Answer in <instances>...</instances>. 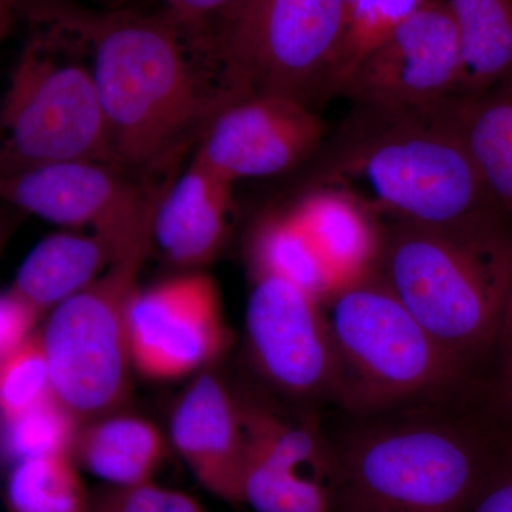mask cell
<instances>
[{"instance_id":"obj_1","label":"cell","mask_w":512,"mask_h":512,"mask_svg":"<svg viewBox=\"0 0 512 512\" xmlns=\"http://www.w3.org/2000/svg\"><path fill=\"white\" fill-rule=\"evenodd\" d=\"M89 47L114 164H168L221 110L251 96L214 33L168 16L52 6L42 15Z\"/></svg>"},{"instance_id":"obj_2","label":"cell","mask_w":512,"mask_h":512,"mask_svg":"<svg viewBox=\"0 0 512 512\" xmlns=\"http://www.w3.org/2000/svg\"><path fill=\"white\" fill-rule=\"evenodd\" d=\"M433 106H355L330 144L319 187L339 188L370 211L441 229L500 224L454 113Z\"/></svg>"},{"instance_id":"obj_3","label":"cell","mask_w":512,"mask_h":512,"mask_svg":"<svg viewBox=\"0 0 512 512\" xmlns=\"http://www.w3.org/2000/svg\"><path fill=\"white\" fill-rule=\"evenodd\" d=\"M375 274L441 346L467 360L500 339L512 293L503 225L441 229L397 221Z\"/></svg>"},{"instance_id":"obj_4","label":"cell","mask_w":512,"mask_h":512,"mask_svg":"<svg viewBox=\"0 0 512 512\" xmlns=\"http://www.w3.org/2000/svg\"><path fill=\"white\" fill-rule=\"evenodd\" d=\"M495 456L446 421L377 427L338 454V512H468Z\"/></svg>"},{"instance_id":"obj_5","label":"cell","mask_w":512,"mask_h":512,"mask_svg":"<svg viewBox=\"0 0 512 512\" xmlns=\"http://www.w3.org/2000/svg\"><path fill=\"white\" fill-rule=\"evenodd\" d=\"M335 387L355 410H379L443 392L467 360L441 346L376 274L323 303Z\"/></svg>"},{"instance_id":"obj_6","label":"cell","mask_w":512,"mask_h":512,"mask_svg":"<svg viewBox=\"0 0 512 512\" xmlns=\"http://www.w3.org/2000/svg\"><path fill=\"white\" fill-rule=\"evenodd\" d=\"M47 25L23 47L0 100V174L72 161L116 165L92 66Z\"/></svg>"},{"instance_id":"obj_7","label":"cell","mask_w":512,"mask_h":512,"mask_svg":"<svg viewBox=\"0 0 512 512\" xmlns=\"http://www.w3.org/2000/svg\"><path fill=\"white\" fill-rule=\"evenodd\" d=\"M151 242L150 227L39 329L53 396L79 423L120 412L130 397L128 313Z\"/></svg>"},{"instance_id":"obj_8","label":"cell","mask_w":512,"mask_h":512,"mask_svg":"<svg viewBox=\"0 0 512 512\" xmlns=\"http://www.w3.org/2000/svg\"><path fill=\"white\" fill-rule=\"evenodd\" d=\"M343 22L345 0H249L215 37L251 94L311 106L335 90Z\"/></svg>"},{"instance_id":"obj_9","label":"cell","mask_w":512,"mask_h":512,"mask_svg":"<svg viewBox=\"0 0 512 512\" xmlns=\"http://www.w3.org/2000/svg\"><path fill=\"white\" fill-rule=\"evenodd\" d=\"M464 64L446 0H427L353 67L339 92L355 106L406 109L463 96Z\"/></svg>"},{"instance_id":"obj_10","label":"cell","mask_w":512,"mask_h":512,"mask_svg":"<svg viewBox=\"0 0 512 512\" xmlns=\"http://www.w3.org/2000/svg\"><path fill=\"white\" fill-rule=\"evenodd\" d=\"M133 369L151 380H178L227 352L231 330L211 276L192 271L138 289L128 313Z\"/></svg>"},{"instance_id":"obj_11","label":"cell","mask_w":512,"mask_h":512,"mask_svg":"<svg viewBox=\"0 0 512 512\" xmlns=\"http://www.w3.org/2000/svg\"><path fill=\"white\" fill-rule=\"evenodd\" d=\"M0 204L127 247L151 227L157 200L106 163H56L0 174Z\"/></svg>"},{"instance_id":"obj_12","label":"cell","mask_w":512,"mask_h":512,"mask_svg":"<svg viewBox=\"0 0 512 512\" xmlns=\"http://www.w3.org/2000/svg\"><path fill=\"white\" fill-rule=\"evenodd\" d=\"M244 504L255 512H338L342 471L308 424L241 400Z\"/></svg>"},{"instance_id":"obj_13","label":"cell","mask_w":512,"mask_h":512,"mask_svg":"<svg viewBox=\"0 0 512 512\" xmlns=\"http://www.w3.org/2000/svg\"><path fill=\"white\" fill-rule=\"evenodd\" d=\"M251 278L245 328L258 372L293 396L333 389L335 352L323 303L276 276Z\"/></svg>"},{"instance_id":"obj_14","label":"cell","mask_w":512,"mask_h":512,"mask_svg":"<svg viewBox=\"0 0 512 512\" xmlns=\"http://www.w3.org/2000/svg\"><path fill=\"white\" fill-rule=\"evenodd\" d=\"M325 126L309 104L281 94H251L215 116L195 157L232 183L285 173L318 153Z\"/></svg>"},{"instance_id":"obj_15","label":"cell","mask_w":512,"mask_h":512,"mask_svg":"<svg viewBox=\"0 0 512 512\" xmlns=\"http://www.w3.org/2000/svg\"><path fill=\"white\" fill-rule=\"evenodd\" d=\"M170 437L202 487L225 503L244 505L241 399L218 375L205 369L194 377L175 403Z\"/></svg>"},{"instance_id":"obj_16","label":"cell","mask_w":512,"mask_h":512,"mask_svg":"<svg viewBox=\"0 0 512 512\" xmlns=\"http://www.w3.org/2000/svg\"><path fill=\"white\" fill-rule=\"evenodd\" d=\"M234 184L194 156L157 201L151 239L171 264L195 271L217 258L228 237Z\"/></svg>"},{"instance_id":"obj_17","label":"cell","mask_w":512,"mask_h":512,"mask_svg":"<svg viewBox=\"0 0 512 512\" xmlns=\"http://www.w3.org/2000/svg\"><path fill=\"white\" fill-rule=\"evenodd\" d=\"M325 266L333 295L375 274L383 231L348 192L318 187L289 208Z\"/></svg>"},{"instance_id":"obj_18","label":"cell","mask_w":512,"mask_h":512,"mask_svg":"<svg viewBox=\"0 0 512 512\" xmlns=\"http://www.w3.org/2000/svg\"><path fill=\"white\" fill-rule=\"evenodd\" d=\"M127 247L96 232L50 235L26 256L10 289L45 316L96 281Z\"/></svg>"},{"instance_id":"obj_19","label":"cell","mask_w":512,"mask_h":512,"mask_svg":"<svg viewBox=\"0 0 512 512\" xmlns=\"http://www.w3.org/2000/svg\"><path fill=\"white\" fill-rule=\"evenodd\" d=\"M69 457L79 470L111 485L153 480L164 457V439L156 424L121 412L77 426Z\"/></svg>"},{"instance_id":"obj_20","label":"cell","mask_w":512,"mask_h":512,"mask_svg":"<svg viewBox=\"0 0 512 512\" xmlns=\"http://www.w3.org/2000/svg\"><path fill=\"white\" fill-rule=\"evenodd\" d=\"M454 113L485 187L512 215V77L488 92L457 97Z\"/></svg>"},{"instance_id":"obj_21","label":"cell","mask_w":512,"mask_h":512,"mask_svg":"<svg viewBox=\"0 0 512 512\" xmlns=\"http://www.w3.org/2000/svg\"><path fill=\"white\" fill-rule=\"evenodd\" d=\"M446 3L463 56V96H477L510 80L512 0H446Z\"/></svg>"},{"instance_id":"obj_22","label":"cell","mask_w":512,"mask_h":512,"mask_svg":"<svg viewBox=\"0 0 512 512\" xmlns=\"http://www.w3.org/2000/svg\"><path fill=\"white\" fill-rule=\"evenodd\" d=\"M249 266L251 274L284 279L322 303L333 296L318 252L289 210L268 215L256 225L249 241Z\"/></svg>"},{"instance_id":"obj_23","label":"cell","mask_w":512,"mask_h":512,"mask_svg":"<svg viewBox=\"0 0 512 512\" xmlns=\"http://www.w3.org/2000/svg\"><path fill=\"white\" fill-rule=\"evenodd\" d=\"M69 454L28 458L10 466L5 484L9 512H86L90 493Z\"/></svg>"},{"instance_id":"obj_24","label":"cell","mask_w":512,"mask_h":512,"mask_svg":"<svg viewBox=\"0 0 512 512\" xmlns=\"http://www.w3.org/2000/svg\"><path fill=\"white\" fill-rule=\"evenodd\" d=\"M79 421L55 396L28 412L0 419V460L9 466L28 458L69 454Z\"/></svg>"},{"instance_id":"obj_25","label":"cell","mask_w":512,"mask_h":512,"mask_svg":"<svg viewBox=\"0 0 512 512\" xmlns=\"http://www.w3.org/2000/svg\"><path fill=\"white\" fill-rule=\"evenodd\" d=\"M427 0H345L338 90L360 60L383 42L404 19Z\"/></svg>"},{"instance_id":"obj_26","label":"cell","mask_w":512,"mask_h":512,"mask_svg":"<svg viewBox=\"0 0 512 512\" xmlns=\"http://www.w3.org/2000/svg\"><path fill=\"white\" fill-rule=\"evenodd\" d=\"M53 396L52 377L39 329L0 359V419H12Z\"/></svg>"},{"instance_id":"obj_27","label":"cell","mask_w":512,"mask_h":512,"mask_svg":"<svg viewBox=\"0 0 512 512\" xmlns=\"http://www.w3.org/2000/svg\"><path fill=\"white\" fill-rule=\"evenodd\" d=\"M86 512L208 511L197 498L150 480L130 485H104L90 493Z\"/></svg>"},{"instance_id":"obj_28","label":"cell","mask_w":512,"mask_h":512,"mask_svg":"<svg viewBox=\"0 0 512 512\" xmlns=\"http://www.w3.org/2000/svg\"><path fill=\"white\" fill-rule=\"evenodd\" d=\"M43 318L12 289L0 293V359L19 349L37 330Z\"/></svg>"},{"instance_id":"obj_29","label":"cell","mask_w":512,"mask_h":512,"mask_svg":"<svg viewBox=\"0 0 512 512\" xmlns=\"http://www.w3.org/2000/svg\"><path fill=\"white\" fill-rule=\"evenodd\" d=\"M468 512H512V453L495 456Z\"/></svg>"},{"instance_id":"obj_30","label":"cell","mask_w":512,"mask_h":512,"mask_svg":"<svg viewBox=\"0 0 512 512\" xmlns=\"http://www.w3.org/2000/svg\"><path fill=\"white\" fill-rule=\"evenodd\" d=\"M178 19L198 28L207 29L210 19L222 18L227 22L249 0H165ZM222 22V23H224Z\"/></svg>"},{"instance_id":"obj_31","label":"cell","mask_w":512,"mask_h":512,"mask_svg":"<svg viewBox=\"0 0 512 512\" xmlns=\"http://www.w3.org/2000/svg\"><path fill=\"white\" fill-rule=\"evenodd\" d=\"M505 345V359L503 376H501V390H503L504 402L512 413V332L500 336Z\"/></svg>"},{"instance_id":"obj_32","label":"cell","mask_w":512,"mask_h":512,"mask_svg":"<svg viewBox=\"0 0 512 512\" xmlns=\"http://www.w3.org/2000/svg\"><path fill=\"white\" fill-rule=\"evenodd\" d=\"M20 215H22V212L15 210V208H0V256H2L13 232L19 225Z\"/></svg>"},{"instance_id":"obj_33","label":"cell","mask_w":512,"mask_h":512,"mask_svg":"<svg viewBox=\"0 0 512 512\" xmlns=\"http://www.w3.org/2000/svg\"><path fill=\"white\" fill-rule=\"evenodd\" d=\"M16 0H0V40L9 28L12 12L15 9Z\"/></svg>"},{"instance_id":"obj_34","label":"cell","mask_w":512,"mask_h":512,"mask_svg":"<svg viewBox=\"0 0 512 512\" xmlns=\"http://www.w3.org/2000/svg\"><path fill=\"white\" fill-rule=\"evenodd\" d=\"M512 332V293L510 302H508L507 306V312H505V318L503 322V328H501V335H504V333Z\"/></svg>"}]
</instances>
